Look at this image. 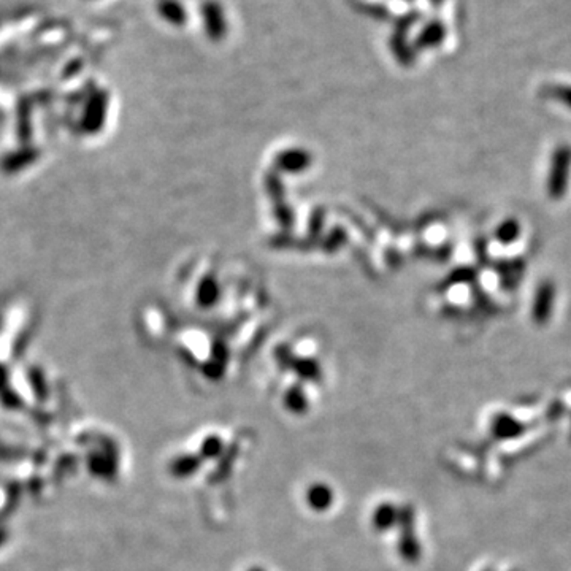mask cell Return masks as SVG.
<instances>
[{"mask_svg":"<svg viewBox=\"0 0 571 571\" xmlns=\"http://www.w3.org/2000/svg\"><path fill=\"white\" fill-rule=\"evenodd\" d=\"M200 15L205 26V32L211 40H221L227 32V22L224 10L216 0H205L200 7Z\"/></svg>","mask_w":571,"mask_h":571,"instance_id":"cell-1","label":"cell"},{"mask_svg":"<svg viewBox=\"0 0 571 571\" xmlns=\"http://www.w3.org/2000/svg\"><path fill=\"white\" fill-rule=\"evenodd\" d=\"M333 500H335V492L325 483H314L307 490L308 506L316 513L329 511Z\"/></svg>","mask_w":571,"mask_h":571,"instance_id":"cell-2","label":"cell"},{"mask_svg":"<svg viewBox=\"0 0 571 571\" xmlns=\"http://www.w3.org/2000/svg\"><path fill=\"white\" fill-rule=\"evenodd\" d=\"M202 464L203 459L199 454H181L170 462L168 471L176 479H186L199 473Z\"/></svg>","mask_w":571,"mask_h":571,"instance_id":"cell-3","label":"cell"},{"mask_svg":"<svg viewBox=\"0 0 571 571\" xmlns=\"http://www.w3.org/2000/svg\"><path fill=\"white\" fill-rule=\"evenodd\" d=\"M89 469L95 476L112 479L118 471V454L114 452V448L108 452L93 454V457L89 459Z\"/></svg>","mask_w":571,"mask_h":571,"instance_id":"cell-4","label":"cell"},{"mask_svg":"<svg viewBox=\"0 0 571 571\" xmlns=\"http://www.w3.org/2000/svg\"><path fill=\"white\" fill-rule=\"evenodd\" d=\"M446 37V27L440 20H432L427 24H424L421 32L417 35L416 46L419 48H430L438 46Z\"/></svg>","mask_w":571,"mask_h":571,"instance_id":"cell-5","label":"cell"},{"mask_svg":"<svg viewBox=\"0 0 571 571\" xmlns=\"http://www.w3.org/2000/svg\"><path fill=\"white\" fill-rule=\"evenodd\" d=\"M157 13L161 15L162 20L173 24L176 27L184 26L187 22L186 8L180 0H159L157 2Z\"/></svg>","mask_w":571,"mask_h":571,"instance_id":"cell-6","label":"cell"},{"mask_svg":"<svg viewBox=\"0 0 571 571\" xmlns=\"http://www.w3.org/2000/svg\"><path fill=\"white\" fill-rule=\"evenodd\" d=\"M224 454V440L220 435H208L202 441L199 449V455L203 460H217Z\"/></svg>","mask_w":571,"mask_h":571,"instance_id":"cell-7","label":"cell"},{"mask_svg":"<svg viewBox=\"0 0 571 571\" xmlns=\"http://www.w3.org/2000/svg\"><path fill=\"white\" fill-rule=\"evenodd\" d=\"M421 20H422L421 11H415V10H412V11H410V13L402 15L400 18H397V21H396L397 32L406 35V32H408V30H410L411 27L417 26L419 21H421Z\"/></svg>","mask_w":571,"mask_h":571,"instance_id":"cell-8","label":"cell"},{"mask_svg":"<svg viewBox=\"0 0 571 571\" xmlns=\"http://www.w3.org/2000/svg\"><path fill=\"white\" fill-rule=\"evenodd\" d=\"M391 45H392V50L397 53V56H400V59H410V58H412L411 48L408 46V43H406L405 34L396 32V35H392Z\"/></svg>","mask_w":571,"mask_h":571,"instance_id":"cell-9","label":"cell"},{"mask_svg":"<svg viewBox=\"0 0 571 571\" xmlns=\"http://www.w3.org/2000/svg\"><path fill=\"white\" fill-rule=\"evenodd\" d=\"M361 10L365 15L375 18V20L386 21V20H389V18H391V11H389L384 7V5H379V4H362Z\"/></svg>","mask_w":571,"mask_h":571,"instance_id":"cell-10","label":"cell"},{"mask_svg":"<svg viewBox=\"0 0 571 571\" xmlns=\"http://www.w3.org/2000/svg\"><path fill=\"white\" fill-rule=\"evenodd\" d=\"M299 394L300 392H290L288 398H286L288 410L295 412V415H302V412L307 410V398H303Z\"/></svg>","mask_w":571,"mask_h":571,"instance_id":"cell-11","label":"cell"},{"mask_svg":"<svg viewBox=\"0 0 571 571\" xmlns=\"http://www.w3.org/2000/svg\"><path fill=\"white\" fill-rule=\"evenodd\" d=\"M391 519H392V511L387 506L379 508L375 514V524L379 528H386L389 525V522H391Z\"/></svg>","mask_w":571,"mask_h":571,"instance_id":"cell-12","label":"cell"},{"mask_svg":"<svg viewBox=\"0 0 571 571\" xmlns=\"http://www.w3.org/2000/svg\"><path fill=\"white\" fill-rule=\"evenodd\" d=\"M443 4V0H430V5H434V7H440Z\"/></svg>","mask_w":571,"mask_h":571,"instance_id":"cell-13","label":"cell"},{"mask_svg":"<svg viewBox=\"0 0 571 571\" xmlns=\"http://www.w3.org/2000/svg\"><path fill=\"white\" fill-rule=\"evenodd\" d=\"M248 571H265L262 567H251Z\"/></svg>","mask_w":571,"mask_h":571,"instance_id":"cell-14","label":"cell"},{"mask_svg":"<svg viewBox=\"0 0 571 571\" xmlns=\"http://www.w3.org/2000/svg\"><path fill=\"white\" fill-rule=\"evenodd\" d=\"M408 2H412V0H408Z\"/></svg>","mask_w":571,"mask_h":571,"instance_id":"cell-15","label":"cell"}]
</instances>
